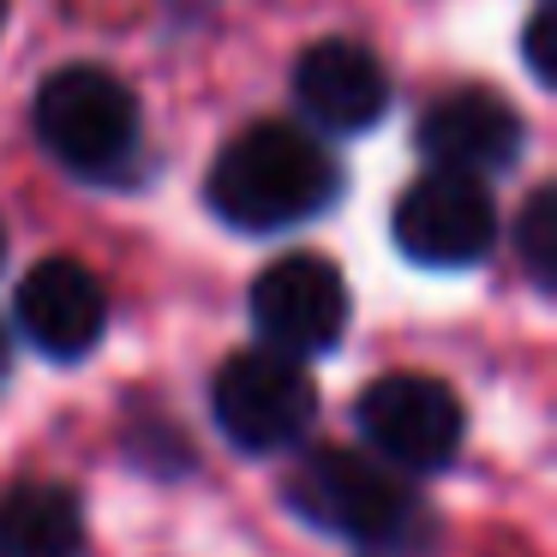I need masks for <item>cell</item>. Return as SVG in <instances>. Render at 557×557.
Masks as SVG:
<instances>
[{
    "label": "cell",
    "mask_w": 557,
    "mask_h": 557,
    "mask_svg": "<svg viewBox=\"0 0 557 557\" xmlns=\"http://www.w3.org/2000/svg\"><path fill=\"white\" fill-rule=\"evenodd\" d=\"M336 186H342L336 157L312 133H300L288 121H258L234 145H222L205 193L222 222H234L246 234H276L318 216L336 198Z\"/></svg>",
    "instance_id": "1"
},
{
    "label": "cell",
    "mask_w": 557,
    "mask_h": 557,
    "mask_svg": "<svg viewBox=\"0 0 557 557\" xmlns=\"http://www.w3.org/2000/svg\"><path fill=\"white\" fill-rule=\"evenodd\" d=\"M288 504L360 552H401L425 533L420 497L396 480V468L360 449H306L288 473Z\"/></svg>",
    "instance_id": "2"
},
{
    "label": "cell",
    "mask_w": 557,
    "mask_h": 557,
    "mask_svg": "<svg viewBox=\"0 0 557 557\" xmlns=\"http://www.w3.org/2000/svg\"><path fill=\"white\" fill-rule=\"evenodd\" d=\"M37 138L73 174H114L138 150V97L109 66H61L37 90Z\"/></svg>",
    "instance_id": "3"
},
{
    "label": "cell",
    "mask_w": 557,
    "mask_h": 557,
    "mask_svg": "<svg viewBox=\"0 0 557 557\" xmlns=\"http://www.w3.org/2000/svg\"><path fill=\"white\" fill-rule=\"evenodd\" d=\"M210 413H216L222 437L246 456H282V449L306 444L318 420V384L300 360L276 348H240L222 360L216 384H210Z\"/></svg>",
    "instance_id": "4"
},
{
    "label": "cell",
    "mask_w": 557,
    "mask_h": 557,
    "mask_svg": "<svg viewBox=\"0 0 557 557\" xmlns=\"http://www.w3.org/2000/svg\"><path fill=\"white\" fill-rule=\"evenodd\" d=\"M366 444L384 468H408V473H432L461 449L468 413H461L456 389L432 372H384L360 389L354 401Z\"/></svg>",
    "instance_id": "5"
},
{
    "label": "cell",
    "mask_w": 557,
    "mask_h": 557,
    "mask_svg": "<svg viewBox=\"0 0 557 557\" xmlns=\"http://www.w3.org/2000/svg\"><path fill=\"white\" fill-rule=\"evenodd\" d=\"M389 234H396V246L413 264L468 270L497 246V205H492V193H485V181L432 169L396 198Z\"/></svg>",
    "instance_id": "6"
},
{
    "label": "cell",
    "mask_w": 557,
    "mask_h": 557,
    "mask_svg": "<svg viewBox=\"0 0 557 557\" xmlns=\"http://www.w3.org/2000/svg\"><path fill=\"white\" fill-rule=\"evenodd\" d=\"M252 324L264 348L288 354V360L330 354L348 330V282L330 258L288 252L252 282Z\"/></svg>",
    "instance_id": "7"
},
{
    "label": "cell",
    "mask_w": 557,
    "mask_h": 557,
    "mask_svg": "<svg viewBox=\"0 0 557 557\" xmlns=\"http://www.w3.org/2000/svg\"><path fill=\"white\" fill-rule=\"evenodd\" d=\"M13 312L30 348H42L49 360H85L109 330V294H102L97 270L78 258H42L18 282Z\"/></svg>",
    "instance_id": "8"
},
{
    "label": "cell",
    "mask_w": 557,
    "mask_h": 557,
    "mask_svg": "<svg viewBox=\"0 0 557 557\" xmlns=\"http://www.w3.org/2000/svg\"><path fill=\"white\" fill-rule=\"evenodd\" d=\"M521 138H528V126L497 90H449L420 114L425 162L449 174H473V181L509 169L521 157Z\"/></svg>",
    "instance_id": "9"
},
{
    "label": "cell",
    "mask_w": 557,
    "mask_h": 557,
    "mask_svg": "<svg viewBox=\"0 0 557 557\" xmlns=\"http://www.w3.org/2000/svg\"><path fill=\"white\" fill-rule=\"evenodd\" d=\"M294 97L324 133H366L389 109V73L366 42L324 37L294 66Z\"/></svg>",
    "instance_id": "10"
},
{
    "label": "cell",
    "mask_w": 557,
    "mask_h": 557,
    "mask_svg": "<svg viewBox=\"0 0 557 557\" xmlns=\"http://www.w3.org/2000/svg\"><path fill=\"white\" fill-rule=\"evenodd\" d=\"M85 504L61 480H18L0 492V557H78Z\"/></svg>",
    "instance_id": "11"
},
{
    "label": "cell",
    "mask_w": 557,
    "mask_h": 557,
    "mask_svg": "<svg viewBox=\"0 0 557 557\" xmlns=\"http://www.w3.org/2000/svg\"><path fill=\"white\" fill-rule=\"evenodd\" d=\"M516 252H521V264H528L533 288L552 294V288H557V193H552V186H540V193L521 205Z\"/></svg>",
    "instance_id": "12"
},
{
    "label": "cell",
    "mask_w": 557,
    "mask_h": 557,
    "mask_svg": "<svg viewBox=\"0 0 557 557\" xmlns=\"http://www.w3.org/2000/svg\"><path fill=\"white\" fill-rule=\"evenodd\" d=\"M521 54H528V73L552 90L557 85V66H552V7H533L528 30H521Z\"/></svg>",
    "instance_id": "13"
},
{
    "label": "cell",
    "mask_w": 557,
    "mask_h": 557,
    "mask_svg": "<svg viewBox=\"0 0 557 557\" xmlns=\"http://www.w3.org/2000/svg\"><path fill=\"white\" fill-rule=\"evenodd\" d=\"M7 366H13V342H7V330H0V377H7Z\"/></svg>",
    "instance_id": "14"
},
{
    "label": "cell",
    "mask_w": 557,
    "mask_h": 557,
    "mask_svg": "<svg viewBox=\"0 0 557 557\" xmlns=\"http://www.w3.org/2000/svg\"><path fill=\"white\" fill-rule=\"evenodd\" d=\"M0 258H7V228H0Z\"/></svg>",
    "instance_id": "15"
},
{
    "label": "cell",
    "mask_w": 557,
    "mask_h": 557,
    "mask_svg": "<svg viewBox=\"0 0 557 557\" xmlns=\"http://www.w3.org/2000/svg\"><path fill=\"white\" fill-rule=\"evenodd\" d=\"M0 25H7V0H0Z\"/></svg>",
    "instance_id": "16"
}]
</instances>
